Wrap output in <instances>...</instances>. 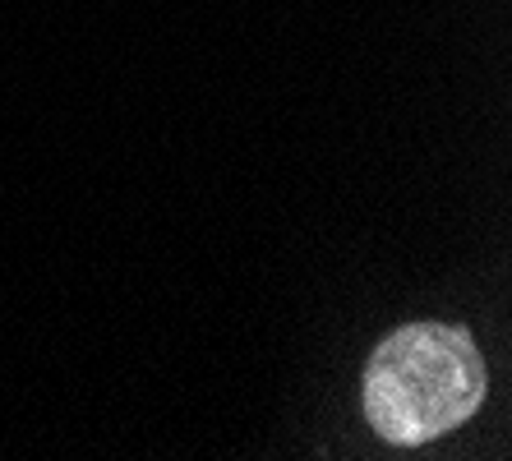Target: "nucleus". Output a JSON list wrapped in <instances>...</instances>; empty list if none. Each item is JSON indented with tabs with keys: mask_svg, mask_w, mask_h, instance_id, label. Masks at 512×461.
<instances>
[{
	"mask_svg": "<svg viewBox=\"0 0 512 461\" xmlns=\"http://www.w3.org/2000/svg\"><path fill=\"white\" fill-rule=\"evenodd\" d=\"M485 360L466 328L453 323H406L365 369V420L397 448L466 425L485 402Z\"/></svg>",
	"mask_w": 512,
	"mask_h": 461,
	"instance_id": "nucleus-1",
	"label": "nucleus"
}]
</instances>
